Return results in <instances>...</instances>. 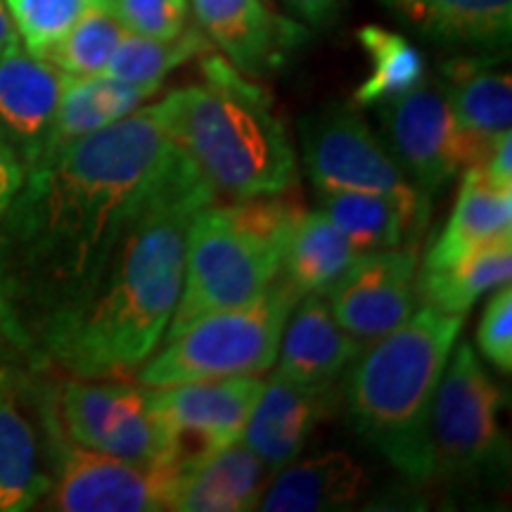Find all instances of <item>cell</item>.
<instances>
[{"label": "cell", "mask_w": 512, "mask_h": 512, "mask_svg": "<svg viewBox=\"0 0 512 512\" xmlns=\"http://www.w3.org/2000/svg\"><path fill=\"white\" fill-rule=\"evenodd\" d=\"M169 152L140 107L29 169L0 214V335L34 373L91 302Z\"/></svg>", "instance_id": "obj_1"}, {"label": "cell", "mask_w": 512, "mask_h": 512, "mask_svg": "<svg viewBox=\"0 0 512 512\" xmlns=\"http://www.w3.org/2000/svg\"><path fill=\"white\" fill-rule=\"evenodd\" d=\"M216 192L178 147L152 178L114 247L98 290L48 351L69 377H133L162 344L183 287L195 214Z\"/></svg>", "instance_id": "obj_2"}, {"label": "cell", "mask_w": 512, "mask_h": 512, "mask_svg": "<svg viewBox=\"0 0 512 512\" xmlns=\"http://www.w3.org/2000/svg\"><path fill=\"white\" fill-rule=\"evenodd\" d=\"M202 76V86L178 88L152 105L166 138L216 195L247 200L290 190L297 155L271 95L221 55L207 53Z\"/></svg>", "instance_id": "obj_3"}, {"label": "cell", "mask_w": 512, "mask_h": 512, "mask_svg": "<svg viewBox=\"0 0 512 512\" xmlns=\"http://www.w3.org/2000/svg\"><path fill=\"white\" fill-rule=\"evenodd\" d=\"M465 316L418 304L399 328L363 347L344 370L351 427L415 486L430 484V418Z\"/></svg>", "instance_id": "obj_4"}, {"label": "cell", "mask_w": 512, "mask_h": 512, "mask_svg": "<svg viewBox=\"0 0 512 512\" xmlns=\"http://www.w3.org/2000/svg\"><path fill=\"white\" fill-rule=\"evenodd\" d=\"M304 211L280 195L211 202L197 211L188 230L181 297L162 342L204 316L259 297L280 273L287 240Z\"/></svg>", "instance_id": "obj_5"}, {"label": "cell", "mask_w": 512, "mask_h": 512, "mask_svg": "<svg viewBox=\"0 0 512 512\" xmlns=\"http://www.w3.org/2000/svg\"><path fill=\"white\" fill-rule=\"evenodd\" d=\"M299 299L278 273L249 304L204 316L181 335L159 344L162 349L147 358L133 380L159 389L214 377L266 373L273 368L283 328Z\"/></svg>", "instance_id": "obj_6"}, {"label": "cell", "mask_w": 512, "mask_h": 512, "mask_svg": "<svg viewBox=\"0 0 512 512\" xmlns=\"http://www.w3.org/2000/svg\"><path fill=\"white\" fill-rule=\"evenodd\" d=\"M505 394L472 344L456 342L441 375L430 418L432 482L472 489L503 477L510 446L501 425Z\"/></svg>", "instance_id": "obj_7"}, {"label": "cell", "mask_w": 512, "mask_h": 512, "mask_svg": "<svg viewBox=\"0 0 512 512\" xmlns=\"http://www.w3.org/2000/svg\"><path fill=\"white\" fill-rule=\"evenodd\" d=\"M57 415L74 444L145 470L174 467V437L152 387L126 377H69L55 384Z\"/></svg>", "instance_id": "obj_8"}, {"label": "cell", "mask_w": 512, "mask_h": 512, "mask_svg": "<svg viewBox=\"0 0 512 512\" xmlns=\"http://www.w3.org/2000/svg\"><path fill=\"white\" fill-rule=\"evenodd\" d=\"M38 403L48 432L53 486L43 503L60 512H157L166 508L171 467L145 470L74 444L57 415L55 384L38 375Z\"/></svg>", "instance_id": "obj_9"}, {"label": "cell", "mask_w": 512, "mask_h": 512, "mask_svg": "<svg viewBox=\"0 0 512 512\" xmlns=\"http://www.w3.org/2000/svg\"><path fill=\"white\" fill-rule=\"evenodd\" d=\"M299 143L306 174L318 192H380L430 211V195L408 181L382 138L351 107H328L304 117Z\"/></svg>", "instance_id": "obj_10"}, {"label": "cell", "mask_w": 512, "mask_h": 512, "mask_svg": "<svg viewBox=\"0 0 512 512\" xmlns=\"http://www.w3.org/2000/svg\"><path fill=\"white\" fill-rule=\"evenodd\" d=\"M377 110L382 143L408 181L430 197L472 166L451 100L441 83H420Z\"/></svg>", "instance_id": "obj_11"}, {"label": "cell", "mask_w": 512, "mask_h": 512, "mask_svg": "<svg viewBox=\"0 0 512 512\" xmlns=\"http://www.w3.org/2000/svg\"><path fill=\"white\" fill-rule=\"evenodd\" d=\"M264 384L256 375H230L152 389L174 437V467L242 441Z\"/></svg>", "instance_id": "obj_12"}, {"label": "cell", "mask_w": 512, "mask_h": 512, "mask_svg": "<svg viewBox=\"0 0 512 512\" xmlns=\"http://www.w3.org/2000/svg\"><path fill=\"white\" fill-rule=\"evenodd\" d=\"M418 252L415 245L358 254L330 290L337 323L363 347L389 335L418 309Z\"/></svg>", "instance_id": "obj_13"}, {"label": "cell", "mask_w": 512, "mask_h": 512, "mask_svg": "<svg viewBox=\"0 0 512 512\" xmlns=\"http://www.w3.org/2000/svg\"><path fill=\"white\" fill-rule=\"evenodd\" d=\"M38 375L24 370L0 387V512L34 510L53 486Z\"/></svg>", "instance_id": "obj_14"}, {"label": "cell", "mask_w": 512, "mask_h": 512, "mask_svg": "<svg viewBox=\"0 0 512 512\" xmlns=\"http://www.w3.org/2000/svg\"><path fill=\"white\" fill-rule=\"evenodd\" d=\"M67 74L29 53L22 41L0 50V138L24 169H34L53 128Z\"/></svg>", "instance_id": "obj_15"}, {"label": "cell", "mask_w": 512, "mask_h": 512, "mask_svg": "<svg viewBox=\"0 0 512 512\" xmlns=\"http://www.w3.org/2000/svg\"><path fill=\"white\" fill-rule=\"evenodd\" d=\"M339 392L335 384H299L273 375L242 434V444L268 472L283 470L302 456L311 434L335 413Z\"/></svg>", "instance_id": "obj_16"}, {"label": "cell", "mask_w": 512, "mask_h": 512, "mask_svg": "<svg viewBox=\"0 0 512 512\" xmlns=\"http://www.w3.org/2000/svg\"><path fill=\"white\" fill-rule=\"evenodd\" d=\"M190 5L211 46H219L226 60L249 76L278 69L306 36L264 0H190Z\"/></svg>", "instance_id": "obj_17"}, {"label": "cell", "mask_w": 512, "mask_h": 512, "mask_svg": "<svg viewBox=\"0 0 512 512\" xmlns=\"http://www.w3.org/2000/svg\"><path fill=\"white\" fill-rule=\"evenodd\" d=\"M266 465L238 441L171 467L166 508L174 512H245L264 496Z\"/></svg>", "instance_id": "obj_18"}, {"label": "cell", "mask_w": 512, "mask_h": 512, "mask_svg": "<svg viewBox=\"0 0 512 512\" xmlns=\"http://www.w3.org/2000/svg\"><path fill=\"white\" fill-rule=\"evenodd\" d=\"M472 166H484L496 145L512 133V79L489 57H456L441 67ZM470 166V169H472Z\"/></svg>", "instance_id": "obj_19"}, {"label": "cell", "mask_w": 512, "mask_h": 512, "mask_svg": "<svg viewBox=\"0 0 512 512\" xmlns=\"http://www.w3.org/2000/svg\"><path fill=\"white\" fill-rule=\"evenodd\" d=\"M361 349L337 323L325 292L304 294L283 328L275 375L299 384H337Z\"/></svg>", "instance_id": "obj_20"}, {"label": "cell", "mask_w": 512, "mask_h": 512, "mask_svg": "<svg viewBox=\"0 0 512 512\" xmlns=\"http://www.w3.org/2000/svg\"><path fill=\"white\" fill-rule=\"evenodd\" d=\"M162 83H126L105 74L67 76L53 128L38 164L60 155L83 136L128 117L155 98ZM36 164V166H38Z\"/></svg>", "instance_id": "obj_21"}, {"label": "cell", "mask_w": 512, "mask_h": 512, "mask_svg": "<svg viewBox=\"0 0 512 512\" xmlns=\"http://www.w3.org/2000/svg\"><path fill=\"white\" fill-rule=\"evenodd\" d=\"M368 486L366 470L349 453L325 451L278 470L256 508L266 512L344 510L366 494Z\"/></svg>", "instance_id": "obj_22"}, {"label": "cell", "mask_w": 512, "mask_h": 512, "mask_svg": "<svg viewBox=\"0 0 512 512\" xmlns=\"http://www.w3.org/2000/svg\"><path fill=\"white\" fill-rule=\"evenodd\" d=\"M501 240H512V190L496 188L472 166L463 171L458 200L422 268L453 266L467 254Z\"/></svg>", "instance_id": "obj_23"}, {"label": "cell", "mask_w": 512, "mask_h": 512, "mask_svg": "<svg viewBox=\"0 0 512 512\" xmlns=\"http://www.w3.org/2000/svg\"><path fill=\"white\" fill-rule=\"evenodd\" d=\"M422 36L453 48H505L512 0H382Z\"/></svg>", "instance_id": "obj_24"}, {"label": "cell", "mask_w": 512, "mask_h": 512, "mask_svg": "<svg viewBox=\"0 0 512 512\" xmlns=\"http://www.w3.org/2000/svg\"><path fill=\"white\" fill-rule=\"evenodd\" d=\"M320 211L358 254L415 245L430 221V211L380 192H320Z\"/></svg>", "instance_id": "obj_25"}, {"label": "cell", "mask_w": 512, "mask_h": 512, "mask_svg": "<svg viewBox=\"0 0 512 512\" xmlns=\"http://www.w3.org/2000/svg\"><path fill=\"white\" fill-rule=\"evenodd\" d=\"M512 240H501L467 254L446 268H422L415 280L418 302L444 313L467 316L484 294L510 285Z\"/></svg>", "instance_id": "obj_26"}, {"label": "cell", "mask_w": 512, "mask_h": 512, "mask_svg": "<svg viewBox=\"0 0 512 512\" xmlns=\"http://www.w3.org/2000/svg\"><path fill=\"white\" fill-rule=\"evenodd\" d=\"M358 252L323 211H304L287 240L280 275L304 297L325 292L354 264Z\"/></svg>", "instance_id": "obj_27"}, {"label": "cell", "mask_w": 512, "mask_h": 512, "mask_svg": "<svg viewBox=\"0 0 512 512\" xmlns=\"http://www.w3.org/2000/svg\"><path fill=\"white\" fill-rule=\"evenodd\" d=\"M356 38L370 60V74L354 91L356 107H380L425 83V57L406 36L380 24H366Z\"/></svg>", "instance_id": "obj_28"}, {"label": "cell", "mask_w": 512, "mask_h": 512, "mask_svg": "<svg viewBox=\"0 0 512 512\" xmlns=\"http://www.w3.org/2000/svg\"><path fill=\"white\" fill-rule=\"evenodd\" d=\"M211 48L214 46L204 31L190 24L171 38L140 36L128 31L102 74L126 83H162L174 69L204 57L211 53Z\"/></svg>", "instance_id": "obj_29"}, {"label": "cell", "mask_w": 512, "mask_h": 512, "mask_svg": "<svg viewBox=\"0 0 512 512\" xmlns=\"http://www.w3.org/2000/svg\"><path fill=\"white\" fill-rule=\"evenodd\" d=\"M128 34L105 0H98L55 46L41 57L67 76H95L105 72L121 38Z\"/></svg>", "instance_id": "obj_30"}, {"label": "cell", "mask_w": 512, "mask_h": 512, "mask_svg": "<svg viewBox=\"0 0 512 512\" xmlns=\"http://www.w3.org/2000/svg\"><path fill=\"white\" fill-rule=\"evenodd\" d=\"M98 0H5L22 46L41 57Z\"/></svg>", "instance_id": "obj_31"}, {"label": "cell", "mask_w": 512, "mask_h": 512, "mask_svg": "<svg viewBox=\"0 0 512 512\" xmlns=\"http://www.w3.org/2000/svg\"><path fill=\"white\" fill-rule=\"evenodd\" d=\"M126 31L171 38L188 27L190 0H105Z\"/></svg>", "instance_id": "obj_32"}, {"label": "cell", "mask_w": 512, "mask_h": 512, "mask_svg": "<svg viewBox=\"0 0 512 512\" xmlns=\"http://www.w3.org/2000/svg\"><path fill=\"white\" fill-rule=\"evenodd\" d=\"M477 347L491 366L510 375L512 370V290L496 287L477 325Z\"/></svg>", "instance_id": "obj_33"}, {"label": "cell", "mask_w": 512, "mask_h": 512, "mask_svg": "<svg viewBox=\"0 0 512 512\" xmlns=\"http://www.w3.org/2000/svg\"><path fill=\"white\" fill-rule=\"evenodd\" d=\"M24 176H27V169H24L22 159L0 138V214H3L12 197H15Z\"/></svg>", "instance_id": "obj_34"}, {"label": "cell", "mask_w": 512, "mask_h": 512, "mask_svg": "<svg viewBox=\"0 0 512 512\" xmlns=\"http://www.w3.org/2000/svg\"><path fill=\"white\" fill-rule=\"evenodd\" d=\"M477 169L491 185L501 190H512V133L496 145L484 166H477Z\"/></svg>", "instance_id": "obj_35"}, {"label": "cell", "mask_w": 512, "mask_h": 512, "mask_svg": "<svg viewBox=\"0 0 512 512\" xmlns=\"http://www.w3.org/2000/svg\"><path fill=\"white\" fill-rule=\"evenodd\" d=\"M299 19H304L311 27H328L342 12L344 0H285Z\"/></svg>", "instance_id": "obj_36"}, {"label": "cell", "mask_w": 512, "mask_h": 512, "mask_svg": "<svg viewBox=\"0 0 512 512\" xmlns=\"http://www.w3.org/2000/svg\"><path fill=\"white\" fill-rule=\"evenodd\" d=\"M24 370H31V368L22 361V356L10 347L8 339L0 335V387H3L5 382H10L12 377L24 373Z\"/></svg>", "instance_id": "obj_37"}, {"label": "cell", "mask_w": 512, "mask_h": 512, "mask_svg": "<svg viewBox=\"0 0 512 512\" xmlns=\"http://www.w3.org/2000/svg\"><path fill=\"white\" fill-rule=\"evenodd\" d=\"M17 41H19V36H17L15 24H12L10 12H8V8H5V0H0V50H5Z\"/></svg>", "instance_id": "obj_38"}]
</instances>
